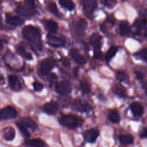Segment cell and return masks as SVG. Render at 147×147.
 <instances>
[{"label":"cell","mask_w":147,"mask_h":147,"mask_svg":"<svg viewBox=\"0 0 147 147\" xmlns=\"http://www.w3.org/2000/svg\"><path fill=\"white\" fill-rule=\"evenodd\" d=\"M135 74L137 76V78L138 79H142L144 78V77L145 76V72L143 71V70L142 71L141 68H138V69H136L134 71Z\"/></svg>","instance_id":"obj_35"},{"label":"cell","mask_w":147,"mask_h":147,"mask_svg":"<svg viewBox=\"0 0 147 147\" xmlns=\"http://www.w3.org/2000/svg\"><path fill=\"white\" fill-rule=\"evenodd\" d=\"M119 31L121 35L123 36H127L130 33L131 28L128 22L123 21L119 24Z\"/></svg>","instance_id":"obj_20"},{"label":"cell","mask_w":147,"mask_h":147,"mask_svg":"<svg viewBox=\"0 0 147 147\" xmlns=\"http://www.w3.org/2000/svg\"><path fill=\"white\" fill-rule=\"evenodd\" d=\"M55 89L56 92L61 95H65L69 94L72 89V86L68 80H63L56 84Z\"/></svg>","instance_id":"obj_6"},{"label":"cell","mask_w":147,"mask_h":147,"mask_svg":"<svg viewBox=\"0 0 147 147\" xmlns=\"http://www.w3.org/2000/svg\"><path fill=\"white\" fill-rule=\"evenodd\" d=\"M16 135V132L14 129L11 127H7L3 130V136L5 140L10 141H12Z\"/></svg>","instance_id":"obj_19"},{"label":"cell","mask_w":147,"mask_h":147,"mask_svg":"<svg viewBox=\"0 0 147 147\" xmlns=\"http://www.w3.org/2000/svg\"><path fill=\"white\" fill-rule=\"evenodd\" d=\"M33 86L34 90L37 91V92L41 91L43 88V85L38 82H33Z\"/></svg>","instance_id":"obj_36"},{"label":"cell","mask_w":147,"mask_h":147,"mask_svg":"<svg viewBox=\"0 0 147 147\" xmlns=\"http://www.w3.org/2000/svg\"><path fill=\"white\" fill-rule=\"evenodd\" d=\"M118 49V48L117 46H112L109 49L105 56V59L107 63L115 56Z\"/></svg>","instance_id":"obj_26"},{"label":"cell","mask_w":147,"mask_h":147,"mask_svg":"<svg viewBox=\"0 0 147 147\" xmlns=\"http://www.w3.org/2000/svg\"><path fill=\"white\" fill-rule=\"evenodd\" d=\"M35 4L33 1H25V5H20L17 6L16 11L19 14L25 17H30L33 16L35 12Z\"/></svg>","instance_id":"obj_2"},{"label":"cell","mask_w":147,"mask_h":147,"mask_svg":"<svg viewBox=\"0 0 147 147\" xmlns=\"http://www.w3.org/2000/svg\"><path fill=\"white\" fill-rule=\"evenodd\" d=\"M74 109L79 112H88L91 110V105L85 100L80 99H76L74 103Z\"/></svg>","instance_id":"obj_8"},{"label":"cell","mask_w":147,"mask_h":147,"mask_svg":"<svg viewBox=\"0 0 147 147\" xmlns=\"http://www.w3.org/2000/svg\"><path fill=\"white\" fill-rule=\"evenodd\" d=\"M55 61L53 59L49 58L44 60L40 64L38 68V74L40 75H46L55 67Z\"/></svg>","instance_id":"obj_5"},{"label":"cell","mask_w":147,"mask_h":147,"mask_svg":"<svg viewBox=\"0 0 147 147\" xmlns=\"http://www.w3.org/2000/svg\"><path fill=\"white\" fill-rule=\"evenodd\" d=\"M16 125L19 129L21 133L22 134L23 136L25 137H28L30 136L29 131H28L27 127L24 125V123L21 121H18L16 122Z\"/></svg>","instance_id":"obj_31"},{"label":"cell","mask_w":147,"mask_h":147,"mask_svg":"<svg viewBox=\"0 0 147 147\" xmlns=\"http://www.w3.org/2000/svg\"><path fill=\"white\" fill-rule=\"evenodd\" d=\"M17 51L21 56L26 60H31L33 58L32 55L29 52H26V49L22 45L18 46L17 48Z\"/></svg>","instance_id":"obj_25"},{"label":"cell","mask_w":147,"mask_h":147,"mask_svg":"<svg viewBox=\"0 0 147 147\" xmlns=\"http://www.w3.org/2000/svg\"><path fill=\"white\" fill-rule=\"evenodd\" d=\"M145 24H146V20L145 19L138 18V19H137L134 21V22L133 25V26L136 30L137 32H139L144 27Z\"/></svg>","instance_id":"obj_27"},{"label":"cell","mask_w":147,"mask_h":147,"mask_svg":"<svg viewBox=\"0 0 147 147\" xmlns=\"http://www.w3.org/2000/svg\"><path fill=\"white\" fill-rule=\"evenodd\" d=\"M48 43L53 47H59L64 45L65 42V38L60 34L55 33H49L47 35Z\"/></svg>","instance_id":"obj_4"},{"label":"cell","mask_w":147,"mask_h":147,"mask_svg":"<svg viewBox=\"0 0 147 147\" xmlns=\"http://www.w3.org/2000/svg\"><path fill=\"white\" fill-rule=\"evenodd\" d=\"M2 48H3V44L1 41V40H0V51L2 49Z\"/></svg>","instance_id":"obj_42"},{"label":"cell","mask_w":147,"mask_h":147,"mask_svg":"<svg viewBox=\"0 0 147 147\" xmlns=\"http://www.w3.org/2000/svg\"><path fill=\"white\" fill-rule=\"evenodd\" d=\"M140 136H141V138H145L146 137V129L145 127H144L142 129V130Z\"/></svg>","instance_id":"obj_41"},{"label":"cell","mask_w":147,"mask_h":147,"mask_svg":"<svg viewBox=\"0 0 147 147\" xmlns=\"http://www.w3.org/2000/svg\"><path fill=\"white\" fill-rule=\"evenodd\" d=\"M87 26V21L83 18L79 19L75 24V30L77 34L82 35Z\"/></svg>","instance_id":"obj_17"},{"label":"cell","mask_w":147,"mask_h":147,"mask_svg":"<svg viewBox=\"0 0 147 147\" xmlns=\"http://www.w3.org/2000/svg\"><path fill=\"white\" fill-rule=\"evenodd\" d=\"M119 142L123 145L133 144V137L130 135H120L118 137Z\"/></svg>","instance_id":"obj_24"},{"label":"cell","mask_w":147,"mask_h":147,"mask_svg":"<svg viewBox=\"0 0 147 147\" xmlns=\"http://www.w3.org/2000/svg\"><path fill=\"white\" fill-rule=\"evenodd\" d=\"M134 56L138 59H141L144 61L146 60V49L145 48L141 50L140 52L134 54Z\"/></svg>","instance_id":"obj_34"},{"label":"cell","mask_w":147,"mask_h":147,"mask_svg":"<svg viewBox=\"0 0 147 147\" xmlns=\"http://www.w3.org/2000/svg\"><path fill=\"white\" fill-rule=\"evenodd\" d=\"M47 8L51 13H52L53 14H55L57 17H60L61 16V13L59 11L56 3H55L54 2L48 3L47 4Z\"/></svg>","instance_id":"obj_32"},{"label":"cell","mask_w":147,"mask_h":147,"mask_svg":"<svg viewBox=\"0 0 147 147\" xmlns=\"http://www.w3.org/2000/svg\"><path fill=\"white\" fill-rule=\"evenodd\" d=\"M5 17H6V21L8 24L13 26H20L24 23V20L18 16H11L9 14H6Z\"/></svg>","instance_id":"obj_15"},{"label":"cell","mask_w":147,"mask_h":147,"mask_svg":"<svg viewBox=\"0 0 147 147\" xmlns=\"http://www.w3.org/2000/svg\"><path fill=\"white\" fill-rule=\"evenodd\" d=\"M9 82L11 88L14 91H20L22 89V84L20 79L14 75L9 76Z\"/></svg>","instance_id":"obj_14"},{"label":"cell","mask_w":147,"mask_h":147,"mask_svg":"<svg viewBox=\"0 0 147 147\" xmlns=\"http://www.w3.org/2000/svg\"><path fill=\"white\" fill-rule=\"evenodd\" d=\"M99 136V131L95 128L88 130L84 134V139L88 142H94Z\"/></svg>","instance_id":"obj_12"},{"label":"cell","mask_w":147,"mask_h":147,"mask_svg":"<svg viewBox=\"0 0 147 147\" xmlns=\"http://www.w3.org/2000/svg\"><path fill=\"white\" fill-rule=\"evenodd\" d=\"M20 121H21L27 128L29 127L33 131L35 130L37 127L36 123L32 119L29 117L22 118Z\"/></svg>","instance_id":"obj_21"},{"label":"cell","mask_w":147,"mask_h":147,"mask_svg":"<svg viewBox=\"0 0 147 147\" xmlns=\"http://www.w3.org/2000/svg\"><path fill=\"white\" fill-rule=\"evenodd\" d=\"M109 120L114 123H117L120 121V116L118 112L116 110H112L109 114Z\"/></svg>","instance_id":"obj_30"},{"label":"cell","mask_w":147,"mask_h":147,"mask_svg":"<svg viewBox=\"0 0 147 147\" xmlns=\"http://www.w3.org/2000/svg\"><path fill=\"white\" fill-rule=\"evenodd\" d=\"M4 80V78H3V75H0V82L2 81V80Z\"/></svg>","instance_id":"obj_43"},{"label":"cell","mask_w":147,"mask_h":147,"mask_svg":"<svg viewBox=\"0 0 147 147\" xmlns=\"http://www.w3.org/2000/svg\"><path fill=\"white\" fill-rule=\"evenodd\" d=\"M116 77L121 82H126V83H127L129 82L128 77H127V75L126 74V73L123 71H119L117 72Z\"/></svg>","instance_id":"obj_33"},{"label":"cell","mask_w":147,"mask_h":147,"mask_svg":"<svg viewBox=\"0 0 147 147\" xmlns=\"http://www.w3.org/2000/svg\"><path fill=\"white\" fill-rule=\"evenodd\" d=\"M57 79V76L55 74H51L49 76H48V80H49V82L50 83V85H52L53 83H54L55 82V81Z\"/></svg>","instance_id":"obj_38"},{"label":"cell","mask_w":147,"mask_h":147,"mask_svg":"<svg viewBox=\"0 0 147 147\" xmlns=\"http://www.w3.org/2000/svg\"><path fill=\"white\" fill-rule=\"evenodd\" d=\"M59 123L69 129H75L79 125V120L72 115H64L59 119Z\"/></svg>","instance_id":"obj_3"},{"label":"cell","mask_w":147,"mask_h":147,"mask_svg":"<svg viewBox=\"0 0 147 147\" xmlns=\"http://www.w3.org/2000/svg\"><path fill=\"white\" fill-rule=\"evenodd\" d=\"M26 145L29 147H44L45 144L42 140L35 138L27 141Z\"/></svg>","instance_id":"obj_23"},{"label":"cell","mask_w":147,"mask_h":147,"mask_svg":"<svg viewBox=\"0 0 147 147\" xmlns=\"http://www.w3.org/2000/svg\"><path fill=\"white\" fill-rule=\"evenodd\" d=\"M83 7L86 14L88 16L92 15L97 6V2L94 0H86L83 1Z\"/></svg>","instance_id":"obj_9"},{"label":"cell","mask_w":147,"mask_h":147,"mask_svg":"<svg viewBox=\"0 0 147 147\" xmlns=\"http://www.w3.org/2000/svg\"><path fill=\"white\" fill-rule=\"evenodd\" d=\"M62 63L65 66V67H68L70 65V62L69 61L68 59H67V58H63L62 59Z\"/></svg>","instance_id":"obj_39"},{"label":"cell","mask_w":147,"mask_h":147,"mask_svg":"<svg viewBox=\"0 0 147 147\" xmlns=\"http://www.w3.org/2000/svg\"><path fill=\"white\" fill-rule=\"evenodd\" d=\"M101 40L102 36L97 33H93L90 38V42L94 48V52L99 51L101 48Z\"/></svg>","instance_id":"obj_11"},{"label":"cell","mask_w":147,"mask_h":147,"mask_svg":"<svg viewBox=\"0 0 147 147\" xmlns=\"http://www.w3.org/2000/svg\"><path fill=\"white\" fill-rule=\"evenodd\" d=\"M130 109L134 117H141L144 113L143 106L137 102H133L130 105Z\"/></svg>","instance_id":"obj_16"},{"label":"cell","mask_w":147,"mask_h":147,"mask_svg":"<svg viewBox=\"0 0 147 147\" xmlns=\"http://www.w3.org/2000/svg\"><path fill=\"white\" fill-rule=\"evenodd\" d=\"M59 108V105L55 101H50L45 103L43 106L44 111L48 114L53 115L56 114Z\"/></svg>","instance_id":"obj_10"},{"label":"cell","mask_w":147,"mask_h":147,"mask_svg":"<svg viewBox=\"0 0 147 147\" xmlns=\"http://www.w3.org/2000/svg\"><path fill=\"white\" fill-rule=\"evenodd\" d=\"M59 4L63 7L69 10H72L75 8V3L70 0H61L59 1Z\"/></svg>","instance_id":"obj_29"},{"label":"cell","mask_w":147,"mask_h":147,"mask_svg":"<svg viewBox=\"0 0 147 147\" xmlns=\"http://www.w3.org/2000/svg\"><path fill=\"white\" fill-rule=\"evenodd\" d=\"M17 112L12 106H7L0 110V119L5 120L12 119L17 116Z\"/></svg>","instance_id":"obj_7"},{"label":"cell","mask_w":147,"mask_h":147,"mask_svg":"<svg viewBox=\"0 0 147 147\" xmlns=\"http://www.w3.org/2000/svg\"><path fill=\"white\" fill-rule=\"evenodd\" d=\"M102 2L107 7H113L115 5L116 1H113V0H105L102 1Z\"/></svg>","instance_id":"obj_37"},{"label":"cell","mask_w":147,"mask_h":147,"mask_svg":"<svg viewBox=\"0 0 147 147\" xmlns=\"http://www.w3.org/2000/svg\"><path fill=\"white\" fill-rule=\"evenodd\" d=\"M70 55L72 59L79 64L83 65L84 64L87 60L86 58L82 56L78 51L77 49L75 48H72L70 51Z\"/></svg>","instance_id":"obj_13"},{"label":"cell","mask_w":147,"mask_h":147,"mask_svg":"<svg viewBox=\"0 0 147 147\" xmlns=\"http://www.w3.org/2000/svg\"><path fill=\"white\" fill-rule=\"evenodd\" d=\"M113 92L117 96L121 98H124L126 95L125 88L121 84H116L113 87Z\"/></svg>","instance_id":"obj_22"},{"label":"cell","mask_w":147,"mask_h":147,"mask_svg":"<svg viewBox=\"0 0 147 147\" xmlns=\"http://www.w3.org/2000/svg\"><path fill=\"white\" fill-rule=\"evenodd\" d=\"M22 33L25 39L29 43L34 51H40L41 49V33L38 28L32 25H27L22 29Z\"/></svg>","instance_id":"obj_1"},{"label":"cell","mask_w":147,"mask_h":147,"mask_svg":"<svg viewBox=\"0 0 147 147\" xmlns=\"http://www.w3.org/2000/svg\"><path fill=\"white\" fill-rule=\"evenodd\" d=\"M43 24L46 29L49 33H55L58 29V24L56 22L51 20H46L43 21Z\"/></svg>","instance_id":"obj_18"},{"label":"cell","mask_w":147,"mask_h":147,"mask_svg":"<svg viewBox=\"0 0 147 147\" xmlns=\"http://www.w3.org/2000/svg\"><path fill=\"white\" fill-rule=\"evenodd\" d=\"M102 56V53L100 51H97V52H94V57L95 59H100Z\"/></svg>","instance_id":"obj_40"},{"label":"cell","mask_w":147,"mask_h":147,"mask_svg":"<svg viewBox=\"0 0 147 147\" xmlns=\"http://www.w3.org/2000/svg\"><path fill=\"white\" fill-rule=\"evenodd\" d=\"M80 89L83 94H88L90 92L91 88L89 83L86 80H82L80 83Z\"/></svg>","instance_id":"obj_28"}]
</instances>
